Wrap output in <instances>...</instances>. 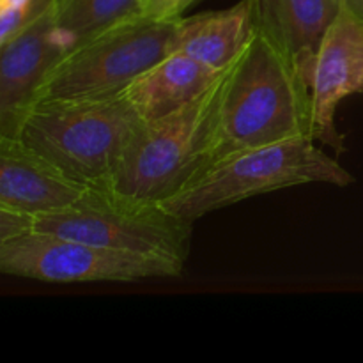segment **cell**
<instances>
[{
    "instance_id": "8",
    "label": "cell",
    "mask_w": 363,
    "mask_h": 363,
    "mask_svg": "<svg viewBox=\"0 0 363 363\" xmlns=\"http://www.w3.org/2000/svg\"><path fill=\"white\" fill-rule=\"evenodd\" d=\"M363 92V0H346L326 30L312 69V138L344 151L335 128L340 101Z\"/></svg>"
},
{
    "instance_id": "3",
    "label": "cell",
    "mask_w": 363,
    "mask_h": 363,
    "mask_svg": "<svg viewBox=\"0 0 363 363\" xmlns=\"http://www.w3.org/2000/svg\"><path fill=\"white\" fill-rule=\"evenodd\" d=\"M233 64L194 101L140 124L124 151L110 190L133 201L162 204L204 170Z\"/></svg>"
},
{
    "instance_id": "14",
    "label": "cell",
    "mask_w": 363,
    "mask_h": 363,
    "mask_svg": "<svg viewBox=\"0 0 363 363\" xmlns=\"http://www.w3.org/2000/svg\"><path fill=\"white\" fill-rule=\"evenodd\" d=\"M53 16L71 48L138 16V0H55Z\"/></svg>"
},
{
    "instance_id": "11",
    "label": "cell",
    "mask_w": 363,
    "mask_h": 363,
    "mask_svg": "<svg viewBox=\"0 0 363 363\" xmlns=\"http://www.w3.org/2000/svg\"><path fill=\"white\" fill-rule=\"evenodd\" d=\"M346 0H248L252 27L312 82L315 55Z\"/></svg>"
},
{
    "instance_id": "6",
    "label": "cell",
    "mask_w": 363,
    "mask_h": 363,
    "mask_svg": "<svg viewBox=\"0 0 363 363\" xmlns=\"http://www.w3.org/2000/svg\"><path fill=\"white\" fill-rule=\"evenodd\" d=\"M34 230L183 266L191 241V222L172 215L158 202L133 201L96 188L73 208L35 216Z\"/></svg>"
},
{
    "instance_id": "15",
    "label": "cell",
    "mask_w": 363,
    "mask_h": 363,
    "mask_svg": "<svg viewBox=\"0 0 363 363\" xmlns=\"http://www.w3.org/2000/svg\"><path fill=\"white\" fill-rule=\"evenodd\" d=\"M195 0H138V16L151 21H174Z\"/></svg>"
},
{
    "instance_id": "4",
    "label": "cell",
    "mask_w": 363,
    "mask_h": 363,
    "mask_svg": "<svg viewBox=\"0 0 363 363\" xmlns=\"http://www.w3.org/2000/svg\"><path fill=\"white\" fill-rule=\"evenodd\" d=\"M353 181L354 177L335 158L319 147L315 138L294 137L248 149L209 167L162 206L194 223L208 213L255 195L308 183L347 186Z\"/></svg>"
},
{
    "instance_id": "1",
    "label": "cell",
    "mask_w": 363,
    "mask_h": 363,
    "mask_svg": "<svg viewBox=\"0 0 363 363\" xmlns=\"http://www.w3.org/2000/svg\"><path fill=\"white\" fill-rule=\"evenodd\" d=\"M294 137H312L311 84L254 28L230 69L204 170L248 149Z\"/></svg>"
},
{
    "instance_id": "5",
    "label": "cell",
    "mask_w": 363,
    "mask_h": 363,
    "mask_svg": "<svg viewBox=\"0 0 363 363\" xmlns=\"http://www.w3.org/2000/svg\"><path fill=\"white\" fill-rule=\"evenodd\" d=\"M176 21L133 16L78 43L46 73L32 106L123 94L138 74L170 52Z\"/></svg>"
},
{
    "instance_id": "12",
    "label": "cell",
    "mask_w": 363,
    "mask_h": 363,
    "mask_svg": "<svg viewBox=\"0 0 363 363\" xmlns=\"http://www.w3.org/2000/svg\"><path fill=\"white\" fill-rule=\"evenodd\" d=\"M220 74L222 71L184 53L169 52L138 74L124 89L123 96L144 123H151L194 101L215 84Z\"/></svg>"
},
{
    "instance_id": "9",
    "label": "cell",
    "mask_w": 363,
    "mask_h": 363,
    "mask_svg": "<svg viewBox=\"0 0 363 363\" xmlns=\"http://www.w3.org/2000/svg\"><path fill=\"white\" fill-rule=\"evenodd\" d=\"M53 2L20 34L0 45V135H16L43 78L71 50L55 23Z\"/></svg>"
},
{
    "instance_id": "7",
    "label": "cell",
    "mask_w": 363,
    "mask_h": 363,
    "mask_svg": "<svg viewBox=\"0 0 363 363\" xmlns=\"http://www.w3.org/2000/svg\"><path fill=\"white\" fill-rule=\"evenodd\" d=\"M183 269V264L167 259L113 250L39 230L0 243V272L39 282H137L179 277Z\"/></svg>"
},
{
    "instance_id": "2",
    "label": "cell",
    "mask_w": 363,
    "mask_h": 363,
    "mask_svg": "<svg viewBox=\"0 0 363 363\" xmlns=\"http://www.w3.org/2000/svg\"><path fill=\"white\" fill-rule=\"evenodd\" d=\"M144 121L123 94L35 105L16 135L73 179L110 190L124 151Z\"/></svg>"
},
{
    "instance_id": "16",
    "label": "cell",
    "mask_w": 363,
    "mask_h": 363,
    "mask_svg": "<svg viewBox=\"0 0 363 363\" xmlns=\"http://www.w3.org/2000/svg\"><path fill=\"white\" fill-rule=\"evenodd\" d=\"M35 216L0 206V243L34 230Z\"/></svg>"
},
{
    "instance_id": "10",
    "label": "cell",
    "mask_w": 363,
    "mask_h": 363,
    "mask_svg": "<svg viewBox=\"0 0 363 363\" xmlns=\"http://www.w3.org/2000/svg\"><path fill=\"white\" fill-rule=\"evenodd\" d=\"M91 190L20 138L0 135V206L32 216L50 215L73 208Z\"/></svg>"
},
{
    "instance_id": "17",
    "label": "cell",
    "mask_w": 363,
    "mask_h": 363,
    "mask_svg": "<svg viewBox=\"0 0 363 363\" xmlns=\"http://www.w3.org/2000/svg\"><path fill=\"white\" fill-rule=\"evenodd\" d=\"M34 2L35 0H0V9H6V7H27Z\"/></svg>"
},
{
    "instance_id": "13",
    "label": "cell",
    "mask_w": 363,
    "mask_h": 363,
    "mask_svg": "<svg viewBox=\"0 0 363 363\" xmlns=\"http://www.w3.org/2000/svg\"><path fill=\"white\" fill-rule=\"evenodd\" d=\"M252 30L248 0L222 11L181 16L174 27L170 52H181L216 71L233 64L247 46Z\"/></svg>"
}]
</instances>
